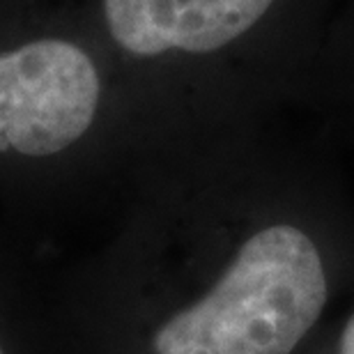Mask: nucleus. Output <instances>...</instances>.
Returning <instances> with one entry per match:
<instances>
[{"label":"nucleus","instance_id":"obj_1","mask_svg":"<svg viewBox=\"0 0 354 354\" xmlns=\"http://www.w3.org/2000/svg\"><path fill=\"white\" fill-rule=\"evenodd\" d=\"M104 83L83 48L39 39L0 53V164L53 166L88 145Z\"/></svg>","mask_w":354,"mask_h":354},{"label":"nucleus","instance_id":"obj_2","mask_svg":"<svg viewBox=\"0 0 354 354\" xmlns=\"http://www.w3.org/2000/svg\"><path fill=\"white\" fill-rule=\"evenodd\" d=\"M274 0H104L111 35L133 55L216 51L244 35Z\"/></svg>","mask_w":354,"mask_h":354},{"label":"nucleus","instance_id":"obj_3","mask_svg":"<svg viewBox=\"0 0 354 354\" xmlns=\"http://www.w3.org/2000/svg\"><path fill=\"white\" fill-rule=\"evenodd\" d=\"M35 263L24 239L0 235V354H58L53 279Z\"/></svg>","mask_w":354,"mask_h":354},{"label":"nucleus","instance_id":"obj_4","mask_svg":"<svg viewBox=\"0 0 354 354\" xmlns=\"http://www.w3.org/2000/svg\"><path fill=\"white\" fill-rule=\"evenodd\" d=\"M341 354H354V315L348 320L341 334Z\"/></svg>","mask_w":354,"mask_h":354}]
</instances>
